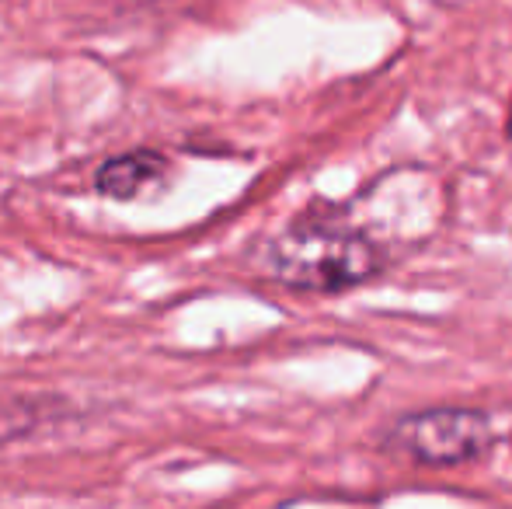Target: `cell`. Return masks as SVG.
I'll return each mask as SVG.
<instances>
[{"label": "cell", "mask_w": 512, "mask_h": 509, "mask_svg": "<svg viewBox=\"0 0 512 509\" xmlns=\"http://www.w3.org/2000/svg\"><path fill=\"white\" fill-rule=\"evenodd\" d=\"M276 283L310 293H342L373 279L384 269V255L366 234L338 227L321 217L293 220L258 258Z\"/></svg>", "instance_id": "obj_1"}, {"label": "cell", "mask_w": 512, "mask_h": 509, "mask_svg": "<svg viewBox=\"0 0 512 509\" xmlns=\"http://www.w3.org/2000/svg\"><path fill=\"white\" fill-rule=\"evenodd\" d=\"M391 443L418 464L453 468L495 447V426L478 408H425L394 422Z\"/></svg>", "instance_id": "obj_2"}, {"label": "cell", "mask_w": 512, "mask_h": 509, "mask_svg": "<svg viewBox=\"0 0 512 509\" xmlns=\"http://www.w3.org/2000/svg\"><path fill=\"white\" fill-rule=\"evenodd\" d=\"M168 175V157L157 154V150H129V154H119L112 161H105L95 175V189L102 192L105 199H119V203H129V199L143 196L154 182Z\"/></svg>", "instance_id": "obj_3"}, {"label": "cell", "mask_w": 512, "mask_h": 509, "mask_svg": "<svg viewBox=\"0 0 512 509\" xmlns=\"http://www.w3.org/2000/svg\"><path fill=\"white\" fill-rule=\"evenodd\" d=\"M35 422L32 408H18V405H0V440H11V436L28 433V426Z\"/></svg>", "instance_id": "obj_4"}, {"label": "cell", "mask_w": 512, "mask_h": 509, "mask_svg": "<svg viewBox=\"0 0 512 509\" xmlns=\"http://www.w3.org/2000/svg\"><path fill=\"white\" fill-rule=\"evenodd\" d=\"M506 133H509V140H512V102H509V119H506Z\"/></svg>", "instance_id": "obj_5"}]
</instances>
